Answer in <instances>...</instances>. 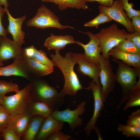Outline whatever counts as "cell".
I'll list each match as a JSON object with an SVG mask.
<instances>
[{"label": "cell", "instance_id": "obj_12", "mask_svg": "<svg viewBox=\"0 0 140 140\" xmlns=\"http://www.w3.org/2000/svg\"><path fill=\"white\" fill-rule=\"evenodd\" d=\"M23 57V49L6 36L0 38V60L3 61Z\"/></svg>", "mask_w": 140, "mask_h": 140}, {"label": "cell", "instance_id": "obj_22", "mask_svg": "<svg viewBox=\"0 0 140 140\" xmlns=\"http://www.w3.org/2000/svg\"><path fill=\"white\" fill-rule=\"evenodd\" d=\"M27 110L32 115H38L46 118L50 115L53 110L46 103L33 99L30 103Z\"/></svg>", "mask_w": 140, "mask_h": 140}, {"label": "cell", "instance_id": "obj_14", "mask_svg": "<svg viewBox=\"0 0 140 140\" xmlns=\"http://www.w3.org/2000/svg\"><path fill=\"white\" fill-rule=\"evenodd\" d=\"M30 73L25 63L23 57L14 59L12 64L8 66L0 67V76H15L28 79Z\"/></svg>", "mask_w": 140, "mask_h": 140}, {"label": "cell", "instance_id": "obj_17", "mask_svg": "<svg viewBox=\"0 0 140 140\" xmlns=\"http://www.w3.org/2000/svg\"><path fill=\"white\" fill-rule=\"evenodd\" d=\"M87 35L90 40L87 43L84 44L79 41H77L76 44L81 46L83 49L84 53L93 60L99 62L101 55V49L99 41L95 34L90 31L82 32Z\"/></svg>", "mask_w": 140, "mask_h": 140}, {"label": "cell", "instance_id": "obj_29", "mask_svg": "<svg viewBox=\"0 0 140 140\" xmlns=\"http://www.w3.org/2000/svg\"><path fill=\"white\" fill-rule=\"evenodd\" d=\"M30 58L49 66L54 67L52 60L48 58L45 52L42 50H39L35 48Z\"/></svg>", "mask_w": 140, "mask_h": 140}, {"label": "cell", "instance_id": "obj_20", "mask_svg": "<svg viewBox=\"0 0 140 140\" xmlns=\"http://www.w3.org/2000/svg\"><path fill=\"white\" fill-rule=\"evenodd\" d=\"M23 56L25 63L29 71L36 75L44 76L54 72V67L42 64L33 59Z\"/></svg>", "mask_w": 140, "mask_h": 140}, {"label": "cell", "instance_id": "obj_41", "mask_svg": "<svg viewBox=\"0 0 140 140\" xmlns=\"http://www.w3.org/2000/svg\"><path fill=\"white\" fill-rule=\"evenodd\" d=\"M2 138L1 136V132H0V140H2Z\"/></svg>", "mask_w": 140, "mask_h": 140}, {"label": "cell", "instance_id": "obj_8", "mask_svg": "<svg viewBox=\"0 0 140 140\" xmlns=\"http://www.w3.org/2000/svg\"><path fill=\"white\" fill-rule=\"evenodd\" d=\"M109 58L106 57L101 54L99 61V81L106 101L109 94L113 90L116 81L115 74L113 71Z\"/></svg>", "mask_w": 140, "mask_h": 140}, {"label": "cell", "instance_id": "obj_24", "mask_svg": "<svg viewBox=\"0 0 140 140\" xmlns=\"http://www.w3.org/2000/svg\"><path fill=\"white\" fill-rule=\"evenodd\" d=\"M127 102L123 108L125 110L132 107L140 105V77L135 85L131 90Z\"/></svg>", "mask_w": 140, "mask_h": 140}, {"label": "cell", "instance_id": "obj_32", "mask_svg": "<svg viewBox=\"0 0 140 140\" xmlns=\"http://www.w3.org/2000/svg\"><path fill=\"white\" fill-rule=\"evenodd\" d=\"M127 124L140 128V109H138L133 112L128 116Z\"/></svg>", "mask_w": 140, "mask_h": 140}, {"label": "cell", "instance_id": "obj_3", "mask_svg": "<svg viewBox=\"0 0 140 140\" xmlns=\"http://www.w3.org/2000/svg\"><path fill=\"white\" fill-rule=\"evenodd\" d=\"M113 60L118 65L115 74L116 81L121 87L123 92V98L118 106V109L128 100L131 90L137 83V78L140 76V68L131 66L114 58Z\"/></svg>", "mask_w": 140, "mask_h": 140}, {"label": "cell", "instance_id": "obj_2", "mask_svg": "<svg viewBox=\"0 0 140 140\" xmlns=\"http://www.w3.org/2000/svg\"><path fill=\"white\" fill-rule=\"evenodd\" d=\"M30 83L33 98L46 103L53 111L58 110L65 103V96L45 80L37 79Z\"/></svg>", "mask_w": 140, "mask_h": 140}, {"label": "cell", "instance_id": "obj_31", "mask_svg": "<svg viewBox=\"0 0 140 140\" xmlns=\"http://www.w3.org/2000/svg\"><path fill=\"white\" fill-rule=\"evenodd\" d=\"M11 115L0 104V132L7 128Z\"/></svg>", "mask_w": 140, "mask_h": 140}, {"label": "cell", "instance_id": "obj_26", "mask_svg": "<svg viewBox=\"0 0 140 140\" xmlns=\"http://www.w3.org/2000/svg\"><path fill=\"white\" fill-rule=\"evenodd\" d=\"M117 129L127 137H140V128L120 124H118Z\"/></svg>", "mask_w": 140, "mask_h": 140}, {"label": "cell", "instance_id": "obj_25", "mask_svg": "<svg viewBox=\"0 0 140 140\" xmlns=\"http://www.w3.org/2000/svg\"><path fill=\"white\" fill-rule=\"evenodd\" d=\"M19 90V86L16 84L0 80V104L7 94L16 92Z\"/></svg>", "mask_w": 140, "mask_h": 140}, {"label": "cell", "instance_id": "obj_11", "mask_svg": "<svg viewBox=\"0 0 140 140\" xmlns=\"http://www.w3.org/2000/svg\"><path fill=\"white\" fill-rule=\"evenodd\" d=\"M77 71L84 76H87L95 82L99 81L100 66L87 57L84 53H75Z\"/></svg>", "mask_w": 140, "mask_h": 140}, {"label": "cell", "instance_id": "obj_13", "mask_svg": "<svg viewBox=\"0 0 140 140\" xmlns=\"http://www.w3.org/2000/svg\"><path fill=\"white\" fill-rule=\"evenodd\" d=\"M8 21L7 30L12 36L13 40L19 46H21L24 43L25 33L22 30L24 22L26 17V15L18 18L13 17L8 9H5Z\"/></svg>", "mask_w": 140, "mask_h": 140}, {"label": "cell", "instance_id": "obj_37", "mask_svg": "<svg viewBox=\"0 0 140 140\" xmlns=\"http://www.w3.org/2000/svg\"><path fill=\"white\" fill-rule=\"evenodd\" d=\"M131 23L135 31L140 32V15L132 17Z\"/></svg>", "mask_w": 140, "mask_h": 140}, {"label": "cell", "instance_id": "obj_19", "mask_svg": "<svg viewBox=\"0 0 140 140\" xmlns=\"http://www.w3.org/2000/svg\"><path fill=\"white\" fill-rule=\"evenodd\" d=\"M108 55L131 66L140 68V54L127 53L115 47L110 51Z\"/></svg>", "mask_w": 140, "mask_h": 140}, {"label": "cell", "instance_id": "obj_33", "mask_svg": "<svg viewBox=\"0 0 140 140\" xmlns=\"http://www.w3.org/2000/svg\"><path fill=\"white\" fill-rule=\"evenodd\" d=\"M2 139L4 140H20L21 138L13 130L6 128L1 132Z\"/></svg>", "mask_w": 140, "mask_h": 140}, {"label": "cell", "instance_id": "obj_16", "mask_svg": "<svg viewBox=\"0 0 140 140\" xmlns=\"http://www.w3.org/2000/svg\"><path fill=\"white\" fill-rule=\"evenodd\" d=\"M64 123L53 118L51 115L45 118L35 140H45L62 129Z\"/></svg>", "mask_w": 140, "mask_h": 140}, {"label": "cell", "instance_id": "obj_40", "mask_svg": "<svg viewBox=\"0 0 140 140\" xmlns=\"http://www.w3.org/2000/svg\"><path fill=\"white\" fill-rule=\"evenodd\" d=\"M3 66V62H1L0 60V67Z\"/></svg>", "mask_w": 140, "mask_h": 140}, {"label": "cell", "instance_id": "obj_36", "mask_svg": "<svg viewBox=\"0 0 140 140\" xmlns=\"http://www.w3.org/2000/svg\"><path fill=\"white\" fill-rule=\"evenodd\" d=\"M5 13V8L0 6V38L6 36L8 33L7 30L5 28L2 23V18Z\"/></svg>", "mask_w": 140, "mask_h": 140}, {"label": "cell", "instance_id": "obj_39", "mask_svg": "<svg viewBox=\"0 0 140 140\" xmlns=\"http://www.w3.org/2000/svg\"><path fill=\"white\" fill-rule=\"evenodd\" d=\"M0 6H3L5 9H8L9 4L7 0H0Z\"/></svg>", "mask_w": 140, "mask_h": 140}, {"label": "cell", "instance_id": "obj_23", "mask_svg": "<svg viewBox=\"0 0 140 140\" xmlns=\"http://www.w3.org/2000/svg\"><path fill=\"white\" fill-rule=\"evenodd\" d=\"M43 2H50L58 6L59 9L63 11L68 8L86 10L88 8L86 2L83 0H41Z\"/></svg>", "mask_w": 140, "mask_h": 140}, {"label": "cell", "instance_id": "obj_18", "mask_svg": "<svg viewBox=\"0 0 140 140\" xmlns=\"http://www.w3.org/2000/svg\"><path fill=\"white\" fill-rule=\"evenodd\" d=\"M76 42L71 35H58L51 33L45 40L44 45L49 50H54L55 51H59L67 45L76 44Z\"/></svg>", "mask_w": 140, "mask_h": 140}, {"label": "cell", "instance_id": "obj_6", "mask_svg": "<svg viewBox=\"0 0 140 140\" xmlns=\"http://www.w3.org/2000/svg\"><path fill=\"white\" fill-rule=\"evenodd\" d=\"M26 25L29 27L41 29L49 28L61 30L67 28L74 29L71 26L62 24L57 16L44 4L38 9L34 16L27 22Z\"/></svg>", "mask_w": 140, "mask_h": 140}, {"label": "cell", "instance_id": "obj_15", "mask_svg": "<svg viewBox=\"0 0 140 140\" xmlns=\"http://www.w3.org/2000/svg\"><path fill=\"white\" fill-rule=\"evenodd\" d=\"M32 116L27 110L20 113L11 115L7 128L13 130L21 138Z\"/></svg>", "mask_w": 140, "mask_h": 140}, {"label": "cell", "instance_id": "obj_27", "mask_svg": "<svg viewBox=\"0 0 140 140\" xmlns=\"http://www.w3.org/2000/svg\"><path fill=\"white\" fill-rule=\"evenodd\" d=\"M115 47L127 53L140 54V49L133 42L127 39L123 40Z\"/></svg>", "mask_w": 140, "mask_h": 140}, {"label": "cell", "instance_id": "obj_1", "mask_svg": "<svg viewBox=\"0 0 140 140\" xmlns=\"http://www.w3.org/2000/svg\"><path fill=\"white\" fill-rule=\"evenodd\" d=\"M51 57L54 66L60 69L64 77V83L60 93L64 96L75 95L83 88L74 71V67L76 64L75 53L68 52L63 56L59 51H55L54 54H51Z\"/></svg>", "mask_w": 140, "mask_h": 140}, {"label": "cell", "instance_id": "obj_7", "mask_svg": "<svg viewBox=\"0 0 140 140\" xmlns=\"http://www.w3.org/2000/svg\"><path fill=\"white\" fill-rule=\"evenodd\" d=\"M86 89L92 91L94 100L93 115L83 129L87 135L89 136L95 127L101 111L104 107V102L106 101L104 98L99 81L96 82L92 80Z\"/></svg>", "mask_w": 140, "mask_h": 140}, {"label": "cell", "instance_id": "obj_34", "mask_svg": "<svg viewBox=\"0 0 140 140\" xmlns=\"http://www.w3.org/2000/svg\"><path fill=\"white\" fill-rule=\"evenodd\" d=\"M71 138V136L69 135L59 131L51 135L47 140H68Z\"/></svg>", "mask_w": 140, "mask_h": 140}, {"label": "cell", "instance_id": "obj_9", "mask_svg": "<svg viewBox=\"0 0 140 140\" xmlns=\"http://www.w3.org/2000/svg\"><path fill=\"white\" fill-rule=\"evenodd\" d=\"M86 104V102L84 101L73 110L69 108L62 110H57L53 111L51 115L58 121L68 123L71 130L73 131L83 123V119L80 116L85 112Z\"/></svg>", "mask_w": 140, "mask_h": 140}, {"label": "cell", "instance_id": "obj_38", "mask_svg": "<svg viewBox=\"0 0 140 140\" xmlns=\"http://www.w3.org/2000/svg\"><path fill=\"white\" fill-rule=\"evenodd\" d=\"M86 3L97 2L100 4V5L104 6H110L113 4V0H83Z\"/></svg>", "mask_w": 140, "mask_h": 140}, {"label": "cell", "instance_id": "obj_28", "mask_svg": "<svg viewBox=\"0 0 140 140\" xmlns=\"http://www.w3.org/2000/svg\"><path fill=\"white\" fill-rule=\"evenodd\" d=\"M112 20L105 14L100 12L99 14L93 19L85 23L84 26L86 27L97 28L100 25L110 22Z\"/></svg>", "mask_w": 140, "mask_h": 140}, {"label": "cell", "instance_id": "obj_5", "mask_svg": "<svg viewBox=\"0 0 140 140\" xmlns=\"http://www.w3.org/2000/svg\"><path fill=\"white\" fill-rule=\"evenodd\" d=\"M15 93L13 95L5 96L0 104L11 115L27 110L30 103L33 99L30 83Z\"/></svg>", "mask_w": 140, "mask_h": 140}, {"label": "cell", "instance_id": "obj_21", "mask_svg": "<svg viewBox=\"0 0 140 140\" xmlns=\"http://www.w3.org/2000/svg\"><path fill=\"white\" fill-rule=\"evenodd\" d=\"M45 118L39 116H33L21 139L23 140H35Z\"/></svg>", "mask_w": 140, "mask_h": 140}, {"label": "cell", "instance_id": "obj_35", "mask_svg": "<svg viewBox=\"0 0 140 140\" xmlns=\"http://www.w3.org/2000/svg\"><path fill=\"white\" fill-rule=\"evenodd\" d=\"M127 39L134 43L140 49V32L135 31L132 33H129Z\"/></svg>", "mask_w": 140, "mask_h": 140}, {"label": "cell", "instance_id": "obj_10", "mask_svg": "<svg viewBox=\"0 0 140 140\" xmlns=\"http://www.w3.org/2000/svg\"><path fill=\"white\" fill-rule=\"evenodd\" d=\"M100 12L103 13L113 20L123 25L128 32L132 33L135 30L130 19L124 11L120 0L114 1L110 6L100 5L99 6Z\"/></svg>", "mask_w": 140, "mask_h": 140}, {"label": "cell", "instance_id": "obj_4", "mask_svg": "<svg viewBox=\"0 0 140 140\" xmlns=\"http://www.w3.org/2000/svg\"><path fill=\"white\" fill-rule=\"evenodd\" d=\"M129 33L124 29H119L116 23L101 29L95 34L99 41L102 54L106 57H109L110 51L127 39Z\"/></svg>", "mask_w": 140, "mask_h": 140}, {"label": "cell", "instance_id": "obj_30", "mask_svg": "<svg viewBox=\"0 0 140 140\" xmlns=\"http://www.w3.org/2000/svg\"><path fill=\"white\" fill-rule=\"evenodd\" d=\"M123 9L129 19H131L134 16L140 15L139 10H136L133 8L132 3L129 2V0H120Z\"/></svg>", "mask_w": 140, "mask_h": 140}]
</instances>
